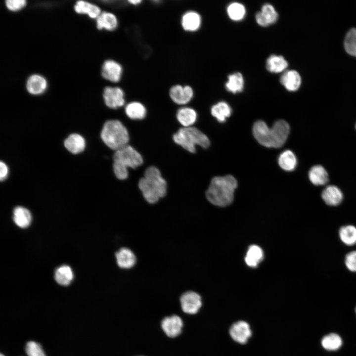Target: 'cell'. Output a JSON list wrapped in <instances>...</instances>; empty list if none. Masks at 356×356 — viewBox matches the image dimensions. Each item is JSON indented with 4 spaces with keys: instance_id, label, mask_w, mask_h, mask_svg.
<instances>
[{
    "instance_id": "obj_1",
    "label": "cell",
    "mask_w": 356,
    "mask_h": 356,
    "mask_svg": "<svg viewBox=\"0 0 356 356\" xmlns=\"http://www.w3.org/2000/svg\"><path fill=\"white\" fill-rule=\"evenodd\" d=\"M290 132L289 124L284 120L276 121L271 128L261 120L253 127L254 137L261 145L268 148H280L285 143Z\"/></svg>"
},
{
    "instance_id": "obj_2",
    "label": "cell",
    "mask_w": 356,
    "mask_h": 356,
    "mask_svg": "<svg viewBox=\"0 0 356 356\" xmlns=\"http://www.w3.org/2000/svg\"><path fill=\"white\" fill-rule=\"evenodd\" d=\"M237 186L236 179L231 175L214 177L206 191L207 199L214 205L227 206L232 203Z\"/></svg>"
},
{
    "instance_id": "obj_3",
    "label": "cell",
    "mask_w": 356,
    "mask_h": 356,
    "mask_svg": "<svg viewBox=\"0 0 356 356\" xmlns=\"http://www.w3.org/2000/svg\"><path fill=\"white\" fill-rule=\"evenodd\" d=\"M138 187L145 200L154 204L167 193V183L160 171L154 166L148 167L138 182Z\"/></svg>"
},
{
    "instance_id": "obj_4",
    "label": "cell",
    "mask_w": 356,
    "mask_h": 356,
    "mask_svg": "<svg viewBox=\"0 0 356 356\" xmlns=\"http://www.w3.org/2000/svg\"><path fill=\"white\" fill-rule=\"evenodd\" d=\"M143 163L140 154L132 146L127 145L115 151L113 156V171L119 179L128 178V168L135 169Z\"/></svg>"
},
{
    "instance_id": "obj_5",
    "label": "cell",
    "mask_w": 356,
    "mask_h": 356,
    "mask_svg": "<svg viewBox=\"0 0 356 356\" xmlns=\"http://www.w3.org/2000/svg\"><path fill=\"white\" fill-rule=\"evenodd\" d=\"M100 136L103 142L115 151L127 145L130 139L127 128L117 120L106 121L101 130Z\"/></svg>"
},
{
    "instance_id": "obj_6",
    "label": "cell",
    "mask_w": 356,
    "mask_h": 356,
    "mask_svg": "<svg viewBox=\"0 0 356 356\" xmlns=\"http://www.w3.org/2000/svg\"><path fill=\"white\" fill-rule=\"evenodd\" d=\"M173 138L177 144L191 153L195 152L197 145L206 148L210 143L204 134L192 127L180 128L173 135Z\"/></svg>"
},
{
    "instance_id": "obj_7",
    "label": "cell",
    "mask_w": 356,
    "mask_h": 356,
    "mask_svg": "<svg viewBox=\"0 0 356 356\" xmlns=\"http://www.w3.org/2000/svg\"><path fill=\"white\" fill-rule=\"evenodd\" d=\"M103 97L106 105L111 109L121 107L125 103L124 92L119 87H105L103 90Z\"/></svg>"
},
{
    "instance_id": "obj_8",
    "label": "cell",
    "mask_w": 356,
    "mask_h": 356,
    "mask_svg": "<svg viewBox=\"0 0 356 356\" xmlns=\"http://www.w3.org/2000/svg\"><path fill=\"white\" fill-rule=\"evenodd\" d=\"M180 302L182 311L186 313H196L202 306L200 296L193 291H187L182 294Z\"/></svg>"
},
{
    "instance_id": "obj_9",
    "label": "cell",
    "mask_w": 356,
    "mask_h": 356,
    "mask_svg": "<svg viewBox=\"0 0 356 356\" xmlns=\"http://www.w3.org/2000/svg\"><path fill=\"white\" fill-rule=\"evenodd\" d=\"M169 95L174 102L179 105H184L192 99L194 91L189 86L176 85L171 88Z\"/></svg>"
},
{
    "instance_id": "obj_10",
    "label": "cell",
    "mask_w": 356,
    "mask_h": 356,
    "mask_svg": "<svg viewBox=\"0 0 356 356\" xmlns=\"http://www.w3.org/2000/svg\"><path fill=\"white\" fill-rule=\"evenodd\" d=\"M101 75L106 80L117 83L121 79L123 68L118 62L112 59L106 60L101 68Z\"/></svg>"
},
{
    "instance_id": "obj_11",
    "label": "cell",
    "mask_w": 356,
    "mask_h": 356,
    "mask_svg": "<svg viewBox=\"0 0 356 356\" xmlns=\"http://www.w3.org/2000/svg\"><path fill=\"white\" fill-rule=\"evenodd\" d=\"M229 334L234 341L243 344L246 343L251 337L252 331L248 323L240 320L231 326Z\"/></svg>"
},
{
    "instance_id": "obj_12",
    "label": "cell",
    "mask_w": 356,
    "mask_h": 356,
    "mask_svg": "<svg viewBox=\"0 0 356 356\" xmlns=\"http://www.w3.org/2000/svg\"><path fill=\"white\" fill-rule=\"evenodd\" d=\"M278 15L272 5L269 3L264 4L260 11L255 15L256 21L262 27H267L275 23L278 19Z\"/></svg>"
},
{
    "instance_id": "obj_13",
    "label": "cell",
    "mask_w": 356,
    "mask_h": 356,
    "mask_svg": "<svg viewBox=\"0 0 356 356\" xmlns=\"http://www.w3.org/2000/svg\"><path fill=\"white\" fill-rule=\"evenodd\" d=\"M183 322L178 315H173L165 317L161 322V327L165 333L169 337L179 335L182 330Z\"/></svg>"
},
{
    "instance_id": "obj_14",
    "label": "cell",
    "mask_w": 356,
    "mask_h": 356,
    "mask_svg": "<svg viewBox=\"0 0 356 356\" xmlns=\"http://www.w3.org/2000/svg\"><path fill=\"white\" fill-rule=\"evenodd\" d=\"M280 84L288 91L297 90L301 84V77L296 70L284 71L280 78Z\"/></svg>"
},
{
    "instance_id": "obj_15",
    "label": "cell",
    "mask_w": 356,
    "mask_h": 356,
    "mask_svg": "<svg viewBox=\"0 0 356 356\" xmlns=\"http://www.w3.org/2000/svg\"><path fill=\"white\" fill-rule=\"evenodd\" d=\"M47 83L46 79L42 75L34 74L30 76L26 82L27 91L33 95H40L46 89Z\"/></svg>"
},
{
    "instance_id": "obj_16",
    "label": "cell",
    "mask_w": 356,
    "mask_h": 356,
    "mask_svg": "<svg viewBox=\"0 0 356 356\" xmlns=\"http://www.w3.org/2000/svg\"><path fill=\"white\" fill-rule=\"evenodd\" d=\"M202 19L200 15L194 11L186 12L182 16L181 24L186 31L195 32L200 27Z\"/></svg>"
},
{
    "instance_id": "obj_17",
    "label": "cell",
    "mask_w": 356,
    "mask_h": 356,
    "mask_svg": "<svg viewBox=\"0 0 356 356\" xmlns=\"http://www.w3.org/2000/svg\"><path fill=\"white\" fill-rule=\"evenodd\" d=\"M118 266L122 268L129 269L133 267L136 263V257L134 252L127 248H122L115 254Z\"/></svg>"
},
{
    "instance_id": "obj_18",
    "label": "cell",
    "mask_w": 356,
    "mask_h": 356,
    "mask_svg": "<svg viewBox=\"0 0 356 356\" xmlns=\"http://www.w3.org/2000/svg\"><path fill=\"white\" fill-rule=\"evenodd\" d=\"M321 197L324 202L329 206H337L343 198V193L336 186L328 185L322 192Z\"/></svg>"
},
{
    "instance_id": "obj_19",
    "label": "cell",
    "mask_w": 356,
    "mask_h": 356,
    "mask_svg": "<svg viewBox=\"0 0 356 356\" xmlns=\"http://www.w3.org/2000/svg\"><path fill=\"white\" fill-rule=\"evenodd\" d=\"M288 66V63L282 55L272 54L266 60V67L272 73L284 72Z\"/></svg>"
},
{
    "instance_id": "obj_20",
    "label": "cell",
    "mask_w": 356,
    "mask_h": 356,
    "mask_svg": "<svg viewBox=\"0 0 356 356\" xmlns=\"http://www.w3.org/2000/svg\"><path fill=\"white\" fill-rule=\"evenodd\" d=\"M118 24L116 15L110 12L103 11L96 18V27L99 30L114 31L117 28Z\"/></svg>"
},
{
    "instance_id": "obj_21",
    "label": "cell",
    "mask_w": 356,
    "mask_h": 356,
    "mask_svg": "<svg viewBox=\"0 0 356 356\" xmlns=\"http://www.w3.org/2000/svg\"><path fill=\"white\" fill-rule=\"evenodd\" d=\"M64 146L71 153L78 154L85 149L86 141L80 134H72L65 140Z\"/></svg>"
},
{
    "instance_id": "obj_22",
    "label": "cell",
    "mask_w": 356,
    "mask_h": 356,
    "mask_svg": "<svg viewBox=\"0 0 356 356\" xmlns=\"http://www.w3.org/2000/svg\"><path fill=\"white\" fill-rule=\"evenodd\" d=\"M197 114L193 109L184 107L179 109L177 113V118L184 127H191L196 121Z\"/></svg>"
},
{
    "instance_id": "obj_23",
    "label": "cell",
    "mask_w": 356,
    "mask_h": 356,
    "mask_svg": "<svg viewBox=\"0 0 356 356\" xmlns=\"http://www.w3.org/2000/svg\"><path fill=\"white\" fill-rule=\"evenodd\" d=\"M309 178L313 184L323 185L327 182L328 176L324 167L321 165H315L310 170Z\"/></svg>"
},
{
    "instance_id": "obj_24",
    "label": "cell",
    "mask_w": 356,
    "mask_h": 356,
    "mask_svg": "<svg viewBox=\"0 0 356 356\" xmlns=\"http://www.w3.org/2000/svg\"><path fill=\"white\" fill-rule=\"evenodd\" d=\"M13 219L15 224L19 227L24 228L30 224L32 216L30 212L26 208L18 206L13 210Z\"/></svg>"
},
{
    "instance_id": "obj_25",
    "label": "cell",
    "mask_w": 356,
    "mask_h": 356,
    "mask_svg": "<svg viewBox=\"0 0 356 356\" xmlns=\"http://www.w3.org/2000/svg\"><path fill=\"white\" fill-rule=\"evenodd\" d=\"M75 11L79 14H88L91 18H97L101 14V9L97 5L84 0L77 1L74 6Z\"/></svg>"
},
{
    "instance_id": "obj_26",
    "label": "cell",
    "mask_w": 356,
    "mask_h": 356,
    "mask_svg": "<svg viewBox=\"0 0 356 356\" xmlns=\"http://www.w3.org/2000/svg\"><path fill=\"white\" fill-rule=\"evenodd\" d=\"M244 87V78L241 73L235 72L228 76L225 83L226 89L232 93L241 92Z\"/></svg>"
},
{
    "instance_id": "obj_27",
    "label": "cell",
    "mask_w": 356,
    "mask_h": 356,
    "mask_svg": "<svg viewBox=\"0 0 356 356\" xmlns=\"http://www.w3.org/2000/svg\"><path fill=\"white\" fill-rule=\"evenodd\" d=\"M211 112L218 122L224 123L230 116L232 110L227 102L222 101L214 105L211 109Z\"/></svg>"
},
{
    "instance_id": "obj_28",
    "label": "cell",
    "mask_w": 356,
    "mask_h": 356,
    "mask_svg": "<svg viewBox=\"0 0 356 356\" xmlns=\"http://www.w3.org/2000/svg\"><path fill=\"white\" fill-rule=\"evenodd\" d=\"M278 163L283 170L286 171L294 170L297 165V159L295 154L290 150L283 151L279 155Z\"/></svg>"
},
{
    "instance_id": "obj_29",
    "label": "cell",
    "mask_w": 356,
    "mask_h": 356,
    "mask_svg": "<svg viewBox=\"0 0 356 356\" xmlns=\"http://www.w3.org/2000/svg\"><path fill=\"white\" fill-rule=\"evenodd\" d=\"M127 116L133 120H141L146 115V109L140 102L133 101L128 103L125 107Z\"/></svg>"
},
{
    "instance_id": "obj_30",
    "label": "cell",
    "mask_w": 356,
    "mask_h": 356,
    "mask_svg": "<svg viewBox=\"0 0 356 356\" xmlns=\"http://www.w3.org/2000/svg\"><path fill=\"white\" fill-rule=\"evenodd\" d=\"M264 257L262 249L257 245L250 246L245 257L246 264L252 267H255L263 260Z\"/></svg>"
},
{
    "instance_id": "obj_31",
    "label": "cell",
    "mask_w": 356,
    "mask_h": 356,
    "mask_svg": "<svg viewBox=\"0 0 356 356\" xmlns=\"http://www.w3.org/2000/svg\"><path fill=\"white\" fill-rule=\"evenodd\" d=\"M55 279L60 285L67 286L73 279V272L71 268L67 265L59 267L55 272Z\"/></svg>"
},
{
    "instance_id": "obj_32",
    "label": "cell",
    "mask_w": 356,
    "mask_h": 356,
    "mask_svg": "<svg viewBox=\"0 0 356 356\" xmlns=\"http://www.w3.org/2000/svg\"><path fill=\"white\" fill-rule=\"evenodd\" d=\"M226 11L229 18L234 21L243 19L246 13L245 6L238 2L230 3L227 7Z\"/></svg>"
},
{
    "instance_id": "obj_33",
    "label": "cell",
    "mask_w": 356,
    "mask_h": 356,
    "mask_svg": "<svg viewBox=\"0 0 356 356\" xmlns=\"http://www.w3.org/2000/svg\"><path fill=\"white\" fill-rule=\"evenodd\" d=\"M341 240L349 246L356 244V227L352 225H347L341 227L339 232Z\"/></svg>"
},
{
    "instance_id": "obj_34",
    "label": "cell",
    "mask_w": 356,
    "mask_h": 356,
    "mask_svg": "<svg viewBox=\"0 0 356 356\" xmlns=\"http://www.w3.org/2000/svg\"><path fill=\"white\" fill-rule=\"evenodd\" d=\"M342 344L341 337L338 334L331 333L324 336L321 340L323 348L328 351H335L340 348Z\"/></svg>"
},
{
    "instance_id": "obj_35",
    "label": "cell",
    "mask_w": 356,
    "mask_h": 356,
    "mask_svg": "<svg viewBox=\"0 0 356 356\" xmlns=\"http://www.w3.org/2000/svg\"><path fill=\"white\" fill-rule=\"evenodd\" d=\"M344 47L349 54L356 57V28L351 29L346 34L344 43Z\"/></svg>"
},
{
    "instance_id": "obj_36",
    "label": "cell",
    "mask_w": 356,
    "mask_h": 356,
    "mask_svg": "<svg viewBox=\"0 0 356 356\" xmlns=\"http://www.w3.org/2000/svg\"><path fill=\"white\" fill-rule=\"evenodd\" d=\"M25 351L28 356H46L41 346L33 341L26 344Z\"/></svg>"
},
{
    "instance_id": "obj_37",
    "label": "cell",
    "mask_w": 356,
    "mask_h": 356,
    "mask_svg": "<svg viewBox=\"0 0 356 356\" xmlns=\"http://www.w3.org/2000/svg\"><path fill=\"white\" fill-rule=\"evenodd\" d=\"M345 263L349 270L356 272V251H352L347 254Z\"/></svg>"
},
{
    "instance_id": "obj_38",
    "label": "cell",
    "mask_w": 356,
    "mask_h": 356,
    "mask_svg": "<svg viewBox=\"0 0 356 356\" xmlns=\"http://www.w3.org/2000/svg\"><path fill=\"white\" fill-rule=\"evenodd\" d=\"M5 2L6 7L12 11H17L21 9L27 3V1L25 0H7Z\"/></svg>"
},
{
    "instance_id": "obj_39",
    "label": "cell",
    "mask_w": 356,
    "mask_h": 356,
    "mask_svg": "<svg viewBox=\"0 0 356 356\" xmlns=\"http://www.w3.org/2000/svg\"><path fill=\"white\" fill-rule=\"evenodd\" d=\"M0 179L2 181L7 177L8 169L7 165L2 161L0 163Z\"/></svg>"
},
{
    "instance_id": "obj_40",
    "label": "cell",
    "mask_w": 356,
    "mask_h": 356,
    "mask_svg": "<svg viewBox=\"0 0 356 356\" xmlns=\"http://www.w3.org/2000/svg\"><path fill=\"white\" fill-rule=\"evenodd\" d=\"M141 0H128V2L133 5H136L138 4H139L141 2Z\"/></svg>"
},
{
    "instance_id": "obj_41",
    "label": "cell",
    "mask_w": 356,
    "mask_h": 356,
    "mask_svg": "<svg viewBox=\"0 0 356 356\" xmlns=\"http://www.w3.org/2000/svg\"><path fill=\"white\" fill-rule=\"evenodd\" d=\"M0 356H5L3 355H2V354H0Z\"/></svg>"
},
{
    "instance_id": "obj_42",
    "label": "cell",
    "mask_w": 356,
    "mask_h": 356,
    "mask_svg": "<svg viewBox=\"0 0 356 356\" xmlns=\"http://www.w3.org/2000/svg\"></svg>"
},
{
    "instance_id": "obj_43",
    "label": "cell",
    "mask_w": 356,
    "mask_h": 356,
    "mask_svg": "<svg viewBox=\"0 0 356 356\" xmlns=\"http://www.w3.org/2000/svg\"></svg>"
}]
</instances>
